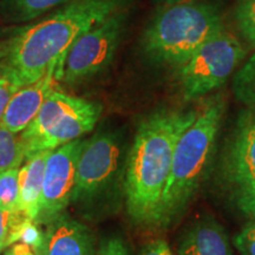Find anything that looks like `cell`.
<instances>
[{
	"label": "cell",
	"instance_id": "1",
	"mask_svg": "<svg viewBox=\"0 0 255 255\" xmlns=\"http://www.w3.org/2000/svg\"><path fill=\"white\" fill-rule=\"evenodd\" d=\"M196 115L193 110L161 109L138 126L123 183L128 215L136 225L157 226L175 146Z\"/></svg>",
	"mask_w": 255,
	"mask_h": 255
},
{
	"label": "cell",
	"instance_id": "2",
	"mask_svg": "<svg viewBox=\"0 0 255 255\" xmlns=\"http://www.w3.org/2000/svg\"><path fill=\"white\" fill-rule=\"evenodd\" d=\"M127 0H73L41 20L11 44L5 77L19 88L45 75L52 63L64 58L83 33L121 11Z\"/></svg>",
	"mask_w": 255,
	"mask_h": 255
},
{
	"label": "cell",
	"instance_id": "3",
	"mask_svg": "<svg viewBox=\"0 0 255 255\" xmlns=\"http://www.w3.org/2000/svg\"><path fill=\"white\" fill-rule=\"evenodd\" d=\"M226 102L214 96L203 105L175 146L170 175L162 195L157 227H167L183 214L208 175Z\"/></svg>",
	"mask_w": 255,
	"mask_h": 255
},
{
	"label": "cell",
	"instance_id": "4",
	"mask_svg": "<svg viewBox=\"0 0 255 255\" xmlns=\"http://www.w3.org/2000/svg\"><path fill=\"white\" fill-rule=\"evenodd\" d=\"M222 30L221 14L209 2L161 6L143 33L142 50L154 64L180 69Z\"/></svg>",
	"mask_w": 255,
	"mask_h": 255
},
{
	"label": "cell",
	"instance_id": "5",
	"mask_svg": "<svg viewBox=\"0 0 255 255\" xmlns=\"http://www.w3.org/2000/svg\"><path fill=\"white\" fill-rule=\"evenodd\" d=\"M102 114L97 102L53 91L39 113L20 132L25 158L40 151H51L94 129Z\"/></svg>",
	"mask_w": 255,
	"mask_h": 255
},
{
	"label": "cell",
	"instance_id": "6",
	"mask_svg": "<svg viewBox=\"0 0 255 255\" xmlns=\"http://www.w3.org/2000/svg\"><path fill=\"white\" fill-rule=\"evenodd\" d=\"M247 51L237 37L222 30L207 40L178 71L186 101H196L221 88Z\"/></svg>",
	"mask_w": 255,
	"mask_h": 255
},
{
	"label": "cell",
	"instance_id": "7",
	"mask_svg": "<svg viewBox=\"0 0 255 255\" xmlns=\"http://www.w3.org/2000/svg\"><path fill=\"white\" fill-rule=\"evenodd\" d=\"M220 180L239 212L255 218V113L239 115L223 149Z\"/></svg>",
	"mask_w": 255,
	"mask_h": 255
},
{
	"label": "cell",
	"instance_id": "8",
	"mask_svg": "<svg viewBox=\"0 0 255 255\" xmlns=\"http://www.w3.org/2000/svg\"><path fill=\"white\" fill-rule=\"evenodd\" d=\"M123 25L124 14L120 11L78 37L64 55L59 79L75 83L107 68L116 53Z\"/></svg>",
	"mask_w": 255,
	"mask_h": 255
},
{
	"label": "cell",
	"instance_id": "9",
	"mask_svg": "<svg viewBox=\"0 0 255 255\" xmlns=\"http://www.w3.org/2000/svg\"><path fill=\"white\" fill-rule=\"evenodd\" d=\"M122 156V142L111 132H100L83 145L76 169L71 202L94 201L116 178Z\"/></svg>",
	"mask_w": 255,
	"mask_h": 255
},
{
	"label": "cell",
	"instance_id": "10",
	"mask_svg": "<svg viewBox=\"0 0 255 255\" xmlns=\"http://www.w3.org/2000/svg\"><path fill=\"white\" fill-rule=\"evenodd\" d=\"M84 142L79 138L51 150L46 162L36 222L50 223L62 215L64 209L71 203L76 169Z\"/></svg>",
	"mask_w": 255,
	"mask_h": 255
},
{
	"label": "cell",
	"instance_id": "11",
	"mask_svg": "<svg viewBox=\"0 0 255 255\" xmlns=\"http://www.w3.org/2000/svg\"><path fill=\"white\" fill-rule=\"evenodd\" d=\"M60 62L62 60L51 64L43 77L21 87L12 96L0 126L14 133H20L26 129L39 113L44 102L55 91V83L59 79Z\"/></svg>",
	"mask_w": 255,
	"mask_h": 255
},
{
	"label": "cell",
	"instance_id": "12",
	"mask_svg": "<svg viewBox=\"0 0 255 255\" xmlns=\"http://www.w3.org/2000/svg\"><path fill=\"white\" fill-rule=\"evenodd\" d=\"M39 255H96L89 229L63 214L47 223Z\"/></svg>",
	"mask_w": 255,
	"mask_h": 255
},
{
	"label": "cell",
	"instance_id": "13",
	"mask_svg": "<svg viewBox=\"0 0 255 255\" xmlns=\"http://www.w3.org/2000/svg\"><path fill=\"white\" fill-rule=\"evenodd\" d=\"M178 255H234L231 240L220 222L206 215L187 229L178 244Z\"/></svg>",
	"mask_w": 255,
	"mask_h": 255
},
{
	"label": "cell",
	"instance_id": "14",
	"mask_svg": "<svg viewBox=\"0 0 255 255\" xmlns=\"http://www.w3.org/2000/svg\"><path fill=\"white\" fill-rule=\"evenodd\" d=\"M51 151H40L26 158V163L19 169V208L28 219L36 221L43 191L44 174Z\"/></svg>",
	"mask_w": 255,
	"mask_h": 255
},
{
	"label": "cell",
	"instance_id": "15",
	"mask_svg": "<svg viewBox=\"0 0 255 255\" xmlns=\"http://www.w3.org/2000/svg\"><path fill=\"white\" fill-rule=\"evenodd\" d=\"M25 159V148L20 135L0 126V174L20 167Z\"/></svg>",
	"mask_w": 255,
	"mask_h": 255
},
{
	"label": "cell",
	"instance_id": "16",
	"mask_svg": "<svg viewBox=\"0 0 255 255\" xmlns=\"http://www.w3.org/2000/svg\"><path fill=\"white\" fill-rule=\"evenodd\" d=\"M233 91L239 101L246 104L247 109L255 113V53L235 73Z\"/></svg>",
	"mask_w": 255,
	"mask_h": 255
},
{
	"label": "cell",
	"instance_id": "17",
	"mask_svg": "<svg viewBox=\"0 0 255 255\" xmlns=\"http://www.w3.org/2000/svg\"><path fill=\"white\" fill-rule=\"evenodd\" d=\"M19 169L12 168L0 174V209L5 212H18L19 197Z\"/></svg>",
	"mask_w": 255,
	"mask_h": 255
},
{
	"label": "cell",
	"instance_id": "18",
	"mask_svg": "<svg viewBox=\"0 0 255 255\" xmlns=\"http://www.w3.org/2000/svg\"><path fill=\"white\" fill-rule=\"evenodd\" d=\"M26 219L28 218L21 210L5 212L0 209V253L17 244L18 231Z\"/></svg>",
	"mask_w": 255,
	"mask_h": 255
},
{
	"label": "cell",
	"instance_id": "19",
	"mask_svg": "<svg viewBox=\"0 0 255 255\" xmlns=\"http://www.w3.org/2000/svg\"><path fill=\"white\" fill-rule=\"evenodd\" d=\"M234 17L242 37L255 47V0H238Z\"/></svg>",
	"mask_w": 255,
	"mask_h": 255
},
{
	"label": "cell",
	"instance_id": "20",
	"mask_svg": "<svg viewBox=\"0 0 255 255\" xmlns=\"http://www.w3.org/2000/svg\"><path fill=\"white\" fill-rule=\"evenodd\" d=\"M73 0H13V8L19 20H30Z\"/></svg>",
	"mask_w": 255,
	"mask_h": 255
},
{
	"label": "cell",
	"instance_id": "21",
	"mask_svg": "<svg viewBox=\"0 0 255 255\" xmlns=\"http://www.w3.org/2000/svg\"><path fill=\"white\" fill-rule=\"evenodd\" d=\"M44 240H45V234L40 231L38 222L34 220L26 219L21 223L17 235L18 244L26 245L36 254L40 252L44 245Z\"/></svg>",
	"mask_w": 255,
	"mask_h": 255
},
{
	"label": "cell",
	"instance_id": "22",
	"mask_svg": "<svg viewBox=\"0 0 255 255\" xmlns=\"http://www.w3.org/2000/svg\"><path fill=\"white\" fill-rule=\"evenodd\" d=\"M233 245L241 255H255V220H252L233 239Z\"/></svg>",
	"mask_w": 255,
	"mask_h": 255
},
{
	"label": "cell",
	"instance_id": "23",
	"mask_svg": "<svg viewBox=\"0 0 255 255\" xmlns=\"http://www.w3.org/2000/svg\"><path fill=\"white\" fill-rule=\"evenodd\" d=\"M20 88L15 85L12 81H9L7 77H5V76L0 77V121L2 119V115H4L6 107H7L8 102L11 101L12 96Z\"/></svg>",
	"mask_w": 255,
	"mask_h": 255
},
{
	"label": "cell",
	"instance_id": "24",
	"mask_svg": "<svg viewBox=\"0 0 255 255\" xmlns=\"http://www.w3.org/2000/svg\"><path fill=\"white\" fill-rule=\"evenodd\" d=\"M97 255H129V252L121 239L110 238L101 245Z\"/></svg>",
	"mask_w": 255,
	"mask_h": 255
},
{
	"label": "cell",
	"instance_id": "25",
	"mask_svg": "<svg viewBox=\"0 0 255 255\" xmlns=\"http://www.w3.org/2000/svg\"><path fill=\"white\" fill-rule=\"evenodd\" d=\"M139 255H174V253L167 241L162 240V239H156V240L145 244L142 251L139 252Z\"/></svg>",
	"mask_w": 255,
	"mask_h": 255
},
{
	"label": "cell",
	"instance_id": "26",
	"mask_svg": "<svg viewBox=\"0 0 255 255\" xmlns=\"http://www.w3.org/2000/svg\"><path fill=\"white\" fill-rule=\"evenodd\" d=\"M5 255H36L30 247L24 244H14L8 248Z\"/></svg>",
	"mask_w": 255,
	"mask_h": 255
},
{
	"label": "cell",
	"instance_id": "27",
	"mask_svg": "<svg viewBox=\"0 0 255 255\" xmlns=\"http://www.w3.org/2000/svg\"><path fill=\"white\" fill-rule=\"evenodd\" d=\"M161 6H171L178 4H188V2H200L205 0H156Z\"/></svg>",
	"mask_w": 255,
	"mask_h": 255
},
{
	"label": "cell",
	"instance_id": "28",
	"mask_svg": "<svg viewBox=\"0 0 255 255\" xmlns=\"http://www.w3.org/2000/svg\"><path fill=\"white\" fill-rule=\"evenodd\" d=\"M2 55H4V51H2V46H1V44H0V57H1Z\"/></svg>",
	"mask_w": 255,
	"mask_h": 255
}]
</instances>
